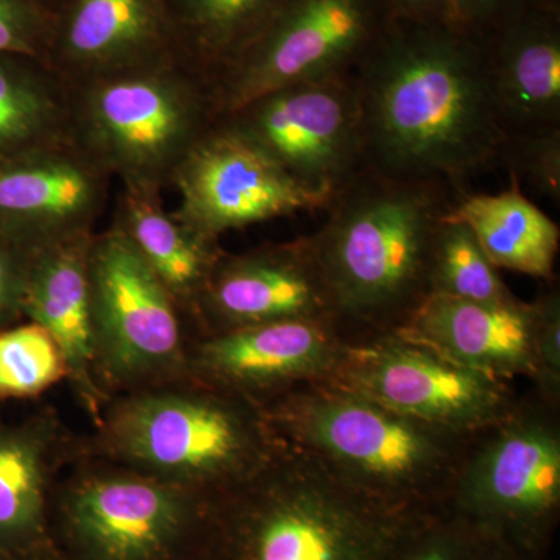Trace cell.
<instances>
[{"mask_svg":"<svg viewBox=\"0 0 560 560\" xmlns=\"http://www.w3.org/2000/svg\"><path fill=\"white\" fill-rule=\"evenodd\" d=\"M46 61L73 86L180 58L165 0H69Z\"/></svg>","mask_w":560,"mask_h":560,"instance_id":"cell-17","label":"cell"},{"mask_svg":"<svg viewBox=\"0 0 560 560\" xmlns=\"http://www.w3.org/2000/svg\"><path fill=\"white\" fill-rule=\"evenodd\" d=\"M458 191L363 167L307 235L329 294L331 326L346 345L407 329L431 298V257Z\"/></svg>","mask_w":560,"mask_h":560,"instance_id":"cell-2","label":"cell"},{"mask_svg":"<svg viewBox=\"0 0 560 560\" xmlns=\"http://www.w3.org/2000/svg\"><path fill=\"white\" fill-rule=\"evenodd\" d=\"M68 363L54 337L28 320L0 330V399H28L68 377Z\"/></svg>","mask_w":560,"mask_h":560,"instance_id":"cell-27","label":"cell"},{"mask_svg":"<svg viewBox=\"0 0 560 560\" xmlns=\"http://www.w3.org/2000/svg\"><path fill=\"white\" fill-rule=\"evenodd\" d=\"M453 24L488 38L512 22L539 13H560V0H452Z\"/></svg>","mask_w":560,"mask_h":560,"instance_id":"cell-32","label":"cell"},{"mask_svg":"<svg viewBox=\"0 0 560 560\" xmlns=\"http://www.w3.org/2000/svg\"><path fill=\"white\" fill-rule=\"evenodd\" d=\"M474 533L447 506L416 515L388 560H464Z\"/></svg>","mask_w":560,"mask_h":560,"instance_id":"cell-28","label":"cell"},{"mask_svg":"<svg viewBox=\"0 0 560 560\" xmlns=\"http://www.w3.org/2000/svg\"><path fill=\"white\" fill-rule=\"evenodd\" d=\"M215 124L208 79L183 61L70 86V142L124 187H172Z\"/></svg>","mask_w":560,"mask_h":560,"instance_id":"cell-6","label":"cell"},{"mask_svg":"<svg viewBox=\"0 0 560 560\" xmlns=\"http://www.w3.org/2000/svg\"><path fill=\"white\" fill-rule=\"evenodd\" d=\"M35 2L38 3L39 9L54 22L57 14L60 13L62 7H65L69 0H35Z\"/></svg>","mask_w":560,"mask_h":560,"instance_id":"cell-36","label":"cell"},{"mask_svg":"<svg viewBox=\"0 0 560 560\" xmlns=\"http://www.w3.org/2000/svg\"><path fill=\"white\" fill-rule=\"evenodd\" d=\"M206 497L130 470L94 475L70 492L68 521L91 560H162L200 530Z\"/></svg>","mask_w":560,"mask_h":560,"instance_id":"cell-13","label":"cell"},{"mask_svg":"<svg viewBox=\"0 0 560 560\" xmlns=\"http://www.w3.org/2000/svg\"><path fill=\"white\" fill-rule=\"evenodd\" d=\"M54 436L51 430H0V537L38 529Z\"/></svg>","mask_w":560,"mask_h":560,"instance_id":"cell-25","label":"cell"},{"mask_svg":"<svg viewBox=\"0 0 560 560\" xmlns=\"http://www.w3.org/2000/svg\"><path fill=\"white\" fill-rule=\"evenodd\" d=\"M420 512L371 499L280 440L264 466L206 501L202 560H388Z\"/></svg>","mask_w":560,"mask_h":560,"instance_id":"cell-3","label":"cell"},{"mask_svg":"<svg viewBox=\"0 0 560 560\" xmlns=\"http://www.w3.org/2000/svg\"><path fill=\"white\" fill-rule=\"evenodd\" d=\"M345 348L323 320H279L201 335L189 346V377L264 410L298 386L330 381Z\"/></svg>","mask_w":560,"mask_h":560,"instance_id":"cell-14","label":"cell"},{"mask_svg":"<svg viewBox=\"0 0 560 560\" xmlns=\"http://www.w3.org/2000/svg\"><path fill=\"white\" fill-rule=\"evenodd\" d=\"M35 250L0 232V330L24 315L25 285Z\"/></svg>","mask_w":560,"mask_h":560,"instance_id":"cell-33","label":"cell"},{"mask_svg":"<svg viewBox=\"0 0 560 560\" xmlns=\"http://www.w3.org/2000/svg\"><path fill=\"white\" fill-rule=\"evenodd\" d=\"M102 427L128 469L206 499L248 478L280 444L259 405L191 377L131 390Z\"/></svg>","mask_w":560,"mask_h":560,"instance_id":"cell-5","label":"cell"},{"mask_svg":"<svg viewBox=\"0 0 560 560\" xmlns=\"http://www.w3.org/2000/svg\"><path fill=\"white\" fill-rule=\"evenodd\" d=\"M368 167L459 195L499 167L504 145L485 39L394 18L353 70Z\"/></svg>","mask_w":560,"mask_h":560,"instance_id":"cell-1","label":"cell"},{"mask_svg":"<svg viewBox=\"0 0 560 560\" xmlns=\"http://www.w3.org/2000/svg\"><path fill=\"white\" fill-rule=\"evenodd\" d=\"M499 167L560 206V130L504 140Z\"/></svg>","mask_w":560,"mask_h":560,"instance_id":"cell-29","label":"cell"},{"mask_svg":"<svg viewBox=\"0 0 560 560\" xmlns=\"http://www.w3.org/2000/svg\"><path fill=\"white\" fill-rule=\"evenodd\" d=\"M485 43L504 138L560 130V13L522 18Z\"/></svg>","mask_w":560,"mask_h":560,"instance_id":"cell-20","label":"cell"},{"mask_svg":"<svg viewBox=\"0 0 560 560\" xmlns=\"http://www.w3.org/2000/svg\"><path fill=\"white\" fill-rule=\"evenodd\" d=\"M279 440L399 511L445 506L475 433L431 425L330 381L264 407Z\"/></svg>","mask_w":560,"mask_h":560,"instance_id":"cell-4","label":"cell"},{"mask_svg":"<svg viewBox=\"0 0 560 560\" xmlns=\"http://www.w3.org/2000/svg\"><path fill=\"white\" fill-rule=\"evenodd\" d=\"M430 283L431 296L471 302H500L515 296L470 228L448 215L434 241Z\"/></svg>","mask_w":560,"mask_h":560,"instance_id":"cell-26","label":"cell"},{"mask_svg":"<svg viewBox=\"0 0 560 560\" xmlns=\"http://www.w3.org/2000/svg\"><path fill=\"white\" fill-rule=\"evenodd\" d=\"M539 319L536 331V377L533 389L560 408V285L558 279L536 298Z\"/></svg>","mask_w":560,"mask_h":560,"instance_id":"cell-30","label":"cell"},{"mask_svg":"<svg viewBox=\"0 0 560 560\" xmlns=\"http://www.w3.org/2000/svg\"><path fill=\"white\" fill-rule=\"evenodd\" d=\"M172 187L180 197L176 217L215 241L230 231L329 205L220 121L187 154Z\"/></svg>","mask_w":560,"mask_h":560,"instance_id":"cell-12","label":"cell"},{"mask_svg":"<svg viewBox=\"0 0 560 560\" xmlns=\"http://www.w3.org/2000/svg\"><path fill=\"white\" fill-rule=\"evenodd\" d=\"M386 2L396 18L453 24L452 0H386Z\"/></svg>","mask_w":560,"mask_h":560,"instance_id":"cell-34","label":"cell"},{"mask_svg":"<svg viewBox=\"0 0 560 560\" xmlns=\"http://www.w3.org/2000/svg\"><path fill=\"white\" fill-rule=\"evenodd\" d=\"M110 226L131 243L194 326L198 301L224 253L220 241L165 209L162 194L135 187L121 186Z\"/></svg>","mask_w":560,"mask_h":560,"instance_id":"cell-21","label":"cell"},{"mask_svg":"<svg viewBox=\"0 0 560 560\" xmlns=\"http://www.w3.org/2000/svg\"><path fill=\"white\" fill-rule=\"evenodd\" d=\"M537 319L536 300L525 302L514 296L500 302H471L431 296L401 331L490 377L533 382Z\"/></svg>","mask_w":560,"mask_h":560,"instance_id":"cell-18","label":"cell"},{"mask_svg":"<svg viewBox=\"0 0 560 560\" xmlns=\"http://www.w3.org/2000/svg\"><path fill=\"white\" fill-rule=\"evenodd\" d=\"M330 382L467 434L499 422L517 400L510 382L463 366L407 331L346 345Z\"/></svg>","mask_w":560,"mask_h":560,"instance_id":"cell-11","label":"cell"},{"mask_svg":"<svg viewBox=\"0 0 560 560\" xmlns=\"http://www.w3.org/2000/svg\"><path fill=\"white\" fill-rule=\"evenodd\" d=\"M445 506L478 536L547 560L560 522V408L533 389L477 431Z\"/></svg>","mask_w":560,"mask_h":560,"instance_id":"cell-7","label":"cell"},{"mask_svg":"<svg viewBox=\"0 0 560 560\" xmlns=\"http://www.w3.org/2000/svg\"><path fill=\"white\" fill-rule=\"evenodd\" d=\"M217 121L329 201L366 167L353 73L287 84Z\"/></svg>","mask_w":560,"mask_h":560,"instance_id":"cell-10","label":"cell"},{"mask_svg":"<svg viewBox=\"0 0 560 560\" xmlns=\"http://www.w3.org/2000/svg\"><path fill=\"white\" fill-rule=\"evenodd\" d=\"M510 176V189L500 194L469 191L459 197L448 219L470 228L493 267L550 282L559 253V226L523 195L521 180Z\"/></svg>","mask_w":560,"mask_h":560,"instance_id":"cell-22","label":"cell"},{"mask_svg":"<svg viewBox=\"0 0 560 560\" xmlns=\"http://www.w3.org/2000/svg\"><path fill=\"white\" fill-rule=\"evenodd\" d=\"M50 35L51 20L35 0H0V55L46 61Z\"/></svg>","mask_w":560,"mask_h":560,"instance_id":"cell-31","label":"cell"},{"mask_svg":"<svg viewBox=\"0 0 560 560\" xmlns=\"http://www.w3.org/2000/svg\"><path fill=\"white\" fill-rule=\"evenodd\" d=\"M474 533V530H471ZM464 560H534L521 551L501 544L499 540L489 539V537L478 536L474 533L469 551Z\"/></svg>","mask_w":560,"mask_h":560,"instance_id":"cell-35","label":"cell"},{"mask_svg":"<svg viewBox=\"0 0 560 560\" xmlns=\"http://www.w3.org/2000/svg\"><path fill=\"white\" fill-rule=\"evenodd\" d=\"M285 0H165L180 61L213 79L264 31Z\"/></svg>","mask_w":560,"mask_h":560,"instance_id":"cell-24","label":"cell"},{"mask_svg":"<svg viewBox=\"0 0 560 560\" xmlns=\"http://www.w3.org/2000/svg\"><path fill=\"white\" fill-rule=\"evenodd\" d=\"M110 180L72 142L0 161V232L33 250L88 237Z\"/></svg>","mask_w":560,"mask_h":560,"instance_id":"cell-16","label":"cell"},{"mask_svg":"<svg viewBox=\"0 0 560 560\" xmlns=\"http://www.w3.org/2000/svg\"><path fill=\"white\" fill-rule=\"evenodd\" d=\"M70 142V86L49 62L0 55V161Z\"/></svg>","mask_w":560,"mask_h":560,"instance_id":"cell-23","label":"cell"},{"mask_svg":"<svg viewBox=\"0 0 560 560\" xmlns=\"http://www.w3.org/2000/svg\"><path fill=\"white\" fill-rule=\"evenodd\" d=\"M394 18L386 0H285L210 79L217 119L287 84L353 73Z\"/></svg>","mask_w":560,"mask_h":560,"instance_id":"cell-9","label":"cell"},{"mask_svg":"<svg viewBox=\"0 0 560 560\" xmlns=\"http://www.w3.org/2000/svg\"><path fill=\"white\" fill-rule=\"evenodd\" d=\"M94 234L33 253L25 285L24 315L49 331L60 346L68 363V378L88 410L97 418L106 394L98 381L88 276V256Z\"/></svg>","mask_w":560,"mask_h":560,"instance_id":"cell-19","label":"cell"},{"mask_svg":"<svg viewBox=\"0 0 560 560\" xmlns=\"http://www.w3.org/2000/svg\"><path fill=\"white\" fill-rule=\"evenodd\" d=\"M296 319L331 326L329 294L307 235L241 254L224 250L198 301L194 326L201 337Z\"/></svg>","mask_w":560,"mask_h":560,"instance_id":"cell-15","label":"cell"},{"mask_svg":"<svg viewBox=\"0 0 560 560\" xmlns=\"http://www.w3.org/2000/svg\"><path fill=\"white\" fill-rule=\"evenodd\" d=\"M88 276L102 388L136 390L189 377V319L116 228L92 237Z\"/></svg>","mask_w":560,"mask_h":560,"instance_id":"cell-8","label":"cell"}]
</instances>
